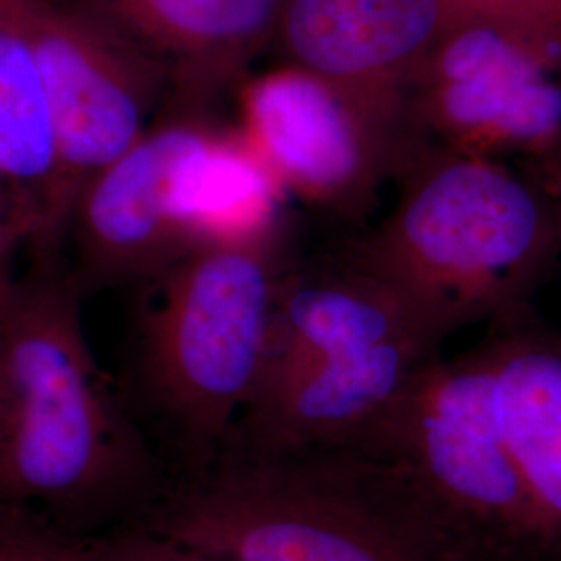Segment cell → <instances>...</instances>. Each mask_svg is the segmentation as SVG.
Masks as SVG:
<instances>
[{"mask_svg":"<svg viewBox=\"0 0 561 561\" xmlns=\"http://www.w3.org/2000/svg\"><path fill=\"white\" fill-rule=\"evenodd\" d=\"M385 463L439 561H547L479 343L435 358L354 447Z\"/></svg>","mask_w":561,"mask_h":561,"instance_id":"obj_5","label":"cell"},{"mask_svg":"<svg viewBox=\"0 0 561 561\" xmlns=\"http://www.w3.org/2000/svg\"><path fill=\"white\" fill-rule=\"evenodd\" d=\"M59 256L0 261V507L71 537L134 526L173 481L102 373Z\"/></svg>","mask_w":561,"mask_h":561,"instance_id":"obj_1","label":"cell"},{"mask_svg":"<svg viewBox=\"0 0 561 561\" xmlns=\"http://www.w3.org/2000/svg\"><path fill=\"white\" fill-rule=\"evenodd\" d=\"M520 164L541 181L542 187L549 192L551 201L556 204V210H558L561 231V136L560 140L556 141L549 150H545L535 159L520 161Z\"/></svg>","mask_w":561,"mask_h":561,"instance_id":"obj_18","label":"cell"},{"mask_svg":"<svg viewBox=\"0 0 561 561\" xmlns=\"http://www.w3.org/2000/svg\"><path fill=\"white\" fill-rule=\"evenodd\" d=\"M241 136L285 194L360 215L408 164L400 138L331 81L285 62L245 81Z\"/></svg>","mask_w":561,"mask_h":561,"instance_id":"obj_8","label":"cell"},{"mask_svg":"<svg viewBox=\"0 0 561 561\" xmlns=\"http://www.w3.org/2000/svg\"><path fill=\"white\" fill-rule=\"evenodd\" d=\"M285 190L240 129L217 121L181 157L171 206L190 248L279 236Z\"/></svg>","mask_w":561,"mask_h":561,"instance_id":"obj_14","label":"cell"},{"mask_svg":"<svg viewBox=\"0 0 561 561\" xmlns=\"http://www.w3.org/2000/svg\"><path fill=\"white\" fill-rule=\"evenodd\" d=\"M225 561H439L381 460L227 449L138 524Z\"/></svg>","mask_w":561,"mask_h":561,"instance_id":"obj_4","label":"cell"},{"mask_svg":"<svg viewBox=\"0 0 561 561\" xmlns=\"http://www.w3.org/2000/svg\"><path fill=\"white\" fill-rule=\"evenodd\" d=\"M279 241L198 245L146 283L150 294L134 327L123 398L173 481L219 460L254 393L289 271Z\"/></svg>","mask_w":561,"mask_h":561,"instance_id":"obj_3","label":"cell"},{"mask_svg":"<svg viewBox=\"0 0 561 561\" xmlns=\"http://www.w3.org/2000/svg\"><path fill=\"white\" fill-rule=\"evenodd\" d=\"M65 236L59 148L30 0H0V261L59 256Z\"/></svg>","mask_w":561,"mask_h":561,"instance_id":"obj_11","label":"cell"},{"mask_svg":"<svg viewBox=\"0 0 561 561\" xmlns=\"http://www.w3.org/2000/svg\"><path fill=\"white\" fill-rule=\"evenodd\" d=\"M30 30L55 121L69 222L81 187L140 140L173 83L161 62L71 0H30Z\"/></svg>","mask_w":561,"mask_h":561,"instance_id":"obj_7","label":"cell"},{"mask_svg":"<svg viewBox=\"0 0 561 561\" xmlns=\"http://www.w3.org/2000/svg\"><path fill=\"white\" fill-rule=\"evenodd\" d=\"M405 125L412 161L426 150L535 159L560 140L561 55L500 21L456 15L422 62Z\"/></svg>","mask_w":561,"mask_h":561,"instance_id":"obj_6","label":"cell"},{"mask_svg":"<svg viewBox=\"0 0 561 561\" xmlns=\"http://www.w3.org/2000/svg\"><path fill=\"white\" fill-rule=\"evenodd\" d=\"M479 341L497 414L541 528L561 561V329L522 306L486 322Z\"/></svg>","mask_w":561,"mask_h":561,"instance_id":"obj_12","label":"cell"},{"mask_svg":"<svg viewBox=\"0 0 561 561\" xmlns=\"http://www.w3.org/2000/svg\"><path fill=\"white\" fill-rule=\"evenodd\" d=\"M0 561H62V533L25 510L0 507Z\"/></svg>","mask_w":561,"mask_h":561,"instance_id":"obj_17","label":"cell"},{"mask_svg":"<svg viewBox=\"0 0 561 561\" xmlns=\"http://www.w3.org/2000/svg\"><path fill=\"white\" fill-rule=\"evenodd\" d=\"M458 15L500 21L561 55V0H449Z\"/></svg>","mask_w":561,"mask_h":561,"instance_id":"obj_16","label":"cell"},{"mask_svg":"<svg viewBox=\"0 0 561 561\" xmlns=\"http://www.w3.org/2000/svg\"><path fill=\"white\" fill-rule=\"evenodd\" d=\"M210 104L171 94L161 115L117 161L81 187L67 236L81 294L157 279L190 252L171 206L183 152L215 123Z\"/></svg>","mask_w":561,"mask_h":561,"instance_id":"obj_9","label":"cell"},{"mask_svg":"<svg viewBox=\"0 0 561 561\" xmlns=\"http://www.w3.org/2000/svg\"><path fill=\"white\" fill-rule=\"evenodd\" d=\"M396 181L389 215L340 256L391 285L449 337L528 306L553 273L558 210L520 162L426 150Z\"/></svg>","mask_w":561,"mask_h":561,"instance_id":"obj_2","label":"cell"},{"mask_svg":"<svg viewBox=\"0 0 561 561\" xmlns=\"http://www.w3.org/2000/svg\"><path fill=\"white\" fill-rule=\"evenodd\" d=\"M62 561H225L161 533L123 526L94 537L62 533Z\"/></svg>","mask_w":561,"mask_h":561,"instance_id":"obj_15","label":"cell"},{"mask_svg":"<svg viewBox=\"0 0 561 561\" xmlns=\"http://www.w3.org/2000/svg\"><path fill=\"white\" fill-rule=\"evenodd\" d=\"M449 0H285L275 42L285 62L331 81L393 131L412 161L405 108Z\"/></svg>","mask_w":561,"mask_h":561,"instance_id":"obj_10","label":"cell"},{"mask_svg":"<svg viewBox=\"0 0 561 561\" xmlns=\"http://www.w3.org/2000/svg\"><path fill=\"white\" fill-rule=\"evenodd\" d=\"M167 69L173 94L210 104L275 42L285 0H71Z\"/></svg>","mask_w":561,"mask_h":561,"instance_id":"obj_13","label":"cell"}]
</instances>
